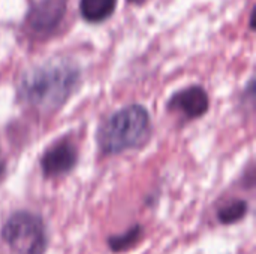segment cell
<instances>
[{
	"label": "cell",
	"mask_w": 256,
	"mask_h": 254,
	"mask_svg": "<svg viewBox=\"0 0 256 254\" xmlns=\"http://www.w3.org/2000/svg\"><path fill=\"white\" fill-rule=\"evenodd\" d=\"M81 84V69L69 58H51L27 69L18 79L16 99L39 112L64 106Z\"/></svg>",
	"instance_id": "obj_1"
},
{
	"label": "cell",
	"mask_w": 256,
	"mask_h": 254,
	"mask_svg": "<svg viewBox=\"0 0 256 254\" xmlns=\"http://www.w3.org/2000/svg\"><path fill=\"white\" fill-rule=\"evenodd\" d=\"M152 132V120L146 106L129 105L111 114L99 127L98 145L104 156H117L142 147Z\"/></svg>",
	"instance_id": "obj_2"
},
{
	"label": "cell",
	"mask_w": 256,
	"mask_h": 254,
	"mask_svg": "<svg viewBox=\"0 0 256 254\" xmlns=\"http://www.w3.org/2000/svg\"><path fill=\"white\" fill-rule=\"evenodd\" d=\"M0 238L14 254H45L48 247L46 226L30 211L12 214L4 222Z\"/></svg>",
	"instance_id": "obj_3"
},
{
	"label": "cell",
	"mask_w": 256,
	"mask_h": 254,
	"mask_svg": "<svg viewBox=\"0 0 256 254\" xmlns=\"http://www.w3.org/2000/svg\"><path fill=\"white\" fill-rule=\"evenodd\" d=\"M68 6L69 0H36L24 15L22 30L38 40L51 37L60 30Z\"/></svg>",
	"instance_id": "obj_4"
},
{
	"label": "cell",
	"mask_w": 256,
	"mask_h": 254,
	"mask_svg": "<svg viewBox=\"0 0 256 254\" xmlns=\"http://www.w3.org/2000/svg\"><path fill=\"white\" fill-rule=\"evenodd\" d=\"M76 162V145L69 138H62L44 151L40 157V171L45 178H60L72 172Z\"/></svg>",
	"instance_id": "obj_5"
},
{
	"label": "cell",
	"mask_w": 256,
	"mask_h": 254,
	"mask_svg": "<svg viewBox=\"0 0 256 254\" xmlns=\"http://www.w3.org/2000/svg\"><path fill=\"white\" fill-rule=\"evenodd\" d=\"M166 108L168 111L178 114L182 120L190 121L201 118L204 114H207L210 108V97L204 87L189 85L176 91L170 97Z\"/></svg>",
	"instance_id": "obj_6"
},
{
	"label": "cell",
	"mask_w": 256,
	"mask_h": 254,
	"mask_svg": "<svg viewBox=\"0 0 256 254\" xmlns=\"http://www.w3.org/2000/svg\"><path fill=\"white\" fill-rule=\"evenodd\" d=\"M118 0H80V15L88 24L105 22L116 13Z\"/></svg>",
	"instance_id": "obj_7"
},
{
	"label": "cell",
	"mask_w": 256,
	"mask_h": 254,
	"mask_svg": "<svg viewBox=\"0 0 256 254\" xmlns=\"http://www.w3.org/2000/svg\"><path fill=\"white\" fill-rule=\"evenodd\" d=\"M249 211V205L246 201L243 199H234L230 201L226 204H224L219 210H218V220L222 225H236L240 220H243L246 217Z\"/></svg>",
	"instance_id": "obj_8"
},
{
	"label": "cell",
	"mask_w": 256,
	"mask_h": 254,
	"mask_svg": "<svg viewBox=\"0 0 256 254\" xmlns=\"http://www.w3.org/2000/svg\"><path fill=\"white\" fill-rule=\"evenodd\" d=\"M142 238V229L140 226H134L130 228L128 232L122 234V235H116V237H110L108 240V247L111 252L114 253H122V252H128L132 247H135Z\"/></svg>",
	"instance_id": "obj_9"
},
{
	"label": "cell",
	"mask_w": 256,
	"mask_h": 254,
	"mask_svg": "<svg viewBox=\"0 0 256 254\" xmlns=\"http://www.w3.org/2000/svg\"><path fill=\"white\" fill-rule=\"evenodd\" d=\"M4 172H6V160H4V156H3V151L0 147V183L4 177Z\"/></svg>",
	"instance_id": "obj_10"
},
{
	"label": "cell",
	"mask_w": 256,
	"mask_h": 254,
	"mask_svg": "<svg viewBox=\"0 0 256 254\" xmlns=\"http://www.w3.org/2000/svg\"><path fill=\"white\" fill-rule=\"evenodd\" d=\"M128 3H130V4H136V6H141V4H144V3H147L148 0H126Z\"/></svg>",
	"instance_id": "obj_11"
}]
</instances>
